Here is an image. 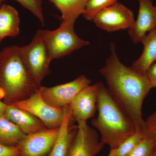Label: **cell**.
Returning <instances> with one entry per match:
<instances>
[{
  "label": "cell",
  "instance_id": "3",
  "mask_svg": "<svg viewBox=\"0 0 156 156\" xmlns=\"http://www.w3.org/2000/svg\"><path fill=\"white\" fill-rule=\"evenodd\" d=\"M98 86V115L92 121V126L101 136V141L115 149L136 131L134 123L123 112L101 82Z\"/></svg>",
  "mask_w": 156,
  "mask_h": 156
},
{
  "label": "cell",
  "instance_id": "27",
  "mask_svg": "<svg viewBox=\"0 0 156 156\" xmlns=\"http://www.w3.org/2000/svg\"><path fill=\"white\" fill-rule=\"evenodd\" d=\"M108 156H116L114 154H113V153L112 151H110V152L109 154L108 155Z\"/></svg>",
  "mask_w": 156,
  "mask_h": 156
},
{
  "label": "cell",
  "instance_id": "23",
  "mask_svg": "<svg viewBox=\"0 0 156 156\" xmlns=\"http://www.w3.org/2000/svg\"><path fill=\"white\" fill-rule=\"evenodd\" d=\"M144 134L152 140L156 150V111L145 121Z\"/></svg>",
  "mask_w": 156,
  "mask_h": 156
},
{
  "label": "cell",
  "instance_id": "21",
  "mask_svg": "<svg viewBox=\"0 0 156 156\" xmlns=\"http://www.w3.org/2000/svg\"><path fill=\"white\" fill-rule=\"evenodd\" d=\"M6 1V0H5ZM20 5L30 11L40 20L43 25L44 24L45 19L43 13V0H15Z\"/></svg>",
  "mask_w": 156,
  "mask_h": 156
},
{
  "label": "cell",
  "instance_id": "10",
  "mask_svg": "<svg viewBox=\"0 0 156 156\" xmlns=\"http://www.w3.org/2000/svg\"><path fill=\"white\" fill-rule=\"evenodd\" d=\"M59 128L45 129L26 134L17 146L21 156H47L55 144Z\"/></svg>",
  "mask_w": 156,
  "mask_h": 156
},
{
  "label": "cell",
  "instance_id": "18",
  "mask_svg": "<svg viewBox=\"0 0 156 156\" xmlns=\"http://www.w3.org/2000/svg\"><path fill=\"white\" fill-rule=\"evenodd\" d=\"M26 135L17 125L5 116L0 117V144L16 146Z\"/></svg>",
  "mask_w": 156,
  "mask_h": 156
},
{
  "label": "cell",
  "instance_id": "12",
  "mask_svg": "<svg viewBox=\"0 0 156 156\" xmlns=\"http://www.w3.org/2000/svg\"><path fill=\"white\" fill-rule=\"evenodd\" d=\"M139 9L134 25L128 29V34L134 44L140 43L144 37L156 28V5L152 0H137Z\"/></svg>",
  "mask_w": 156,
  "mask_h": 156
},
{
  "label": "cell",
  "instance_id": "30",
  "mask_svg": "<svg viewBox=\"0 0 156 156\" xmlns=\"http://www.w3.org/2000/svg\"><path fill=\"white\" fill-rule=\"evenodd\" d=\"M1 41H1V40H0V43H1Z\"/></svg>",
  "mask_w": 156,
  "mask_h": 156
},
{
  "label": "cell",
  "instance_id": "14",
  "mask_svg": "<svg viewBox=\"0 0 156 156\" xmlns=\"http://www.w3.org/2000/svg\"><path fill=\"white\" fill-rule=\"evenodd\" d=\"M5 117L18 127L26 134H33L47 129L44 123L25 110L7 105Z\"/></svg>",
  "mask_w": 156,
  "mask_h": 156
},
{
  "label": "cell",
  "instance_id": "11",
  "mask_svg": "<svg viewBox=\"0 0 156 156\" xmlns=\"http://www.w3.org/2000/svg\"><path fill=\"white\" fill-rule=\"evenodd\" d=\"M98 86H88L77 94L69 104L76 122L86 121L94 116L97 109Z\"/></svg>",
  "mask_w": 156,
  "mask_h": 156
},
{
  "label": "cell",
  "instance_id": "7",
  "mask_svg": "<svg viewBox=\"0 0 156 156\" xmlns=\"http://www.w3.org/2000/svg\"><path fill=\"white\" fill-rule=\"evenodd\" d=\"M92 20L98 28L112 32L129 29L135 20L134 12L117 2L99 11Z\"/></svg>",
  "mask_w": 156,
  "mask_h": 156
},
{
  "label": "cell",
  "instance_id": "16",
  "mask_svg": "<svg viewBox=\"0 0 156 156\" xmlns=\"http://www.w3.org/2000/svg\"><path fill=\"white\" fill-rule=\"evenodd\" d=\"M20 20L15 8L7 4L0 8V40L7 37L17 36L20 32Z\"/></svg>",
  "mask_w": 156,
  "mask_h": 156
},
{
  "label": "cell",
  "instance_id": "20",
  "mask_svg": "<svg viewBox=\"0 0 156 156\" xmlns=\"http://www.w3.org/2000/svg\"><path fill=\"white\" fill-rule=\"evenodd\" d=\"M118 0H88L83 16L87 20L92 21L95 15L101 10L116 2Z\"/></svg>",
  "mask_w": 156,
  "mask_h": 156
},
{
  "label": "cell",
  "instance_id": "17",
  "mask_svg": "<svg viewBox=\"0 0 156 156\" xmlns=\"http://www.w3.org/2000/svg\"><path fill=\"white\" fill-rule=\"evenodd\" d=\"M60 11L61 22L75 23L83 13L88 0H49Z\"/></svg>",
  "mask_w": 156,
  "mask_h": 156
},
{
  "label": "cell",
  "instance_id": "28",
  "mask_svg": "<svg viewBox=\"0 0 156 156\" xmlns=\"http://www.w3.org/2000/svg\"><path fill=\"white\" fill-rule=\"evenodd\" d=\"M152 156H156V150H155Z\"/></svg>",
  "mask_w": 156,
  "mask_h": 156
},
{
  "label": "cell",
  "instance_id": "15",
  "mask_svg": "<svg viewBox=\"0 0 156 156\" xmlns=\"http://www.w3.org/2000/svg\"><path fill=\"white\" fill-rule=\"evenodd\" d=\"M140 43L143 45V51L131 67L138 72L146 74L151 66L156 62V28L144 37Z\"/></svg>",
  "mask_w": 156,
  "mask_h": 156
},
{
  "label": "cell",
  "instance_id": "25",
  "mask_svg": "<svg viewBox=\"0 0 156 156\" xmlns=\"http://www.w3.org/2000/svg\"><path fill=\"white\" fill-rule=\"evenodd\" d=\"M152 88L156 87V62L151 66L146 73Z\"/></svg>",
  "mask_w": 156,
  "mask_h": 156
},
{
  "label": "cell",
  "instance_id": "4",
  "mask_svg": "<svg viewBox=\"0 0 156 156\" xmlns=\"http://www.w3.org/2000/svg\"><path fill=\"white\" fill-rule=\"evenodd\" d=\"M74 23L61 22L60 26L55 30H42L50 61L67 56L89 45V41L80 38L76 33Z\"/></svg>",
  "mask_w": 156,
  "mask_h": 156
},
{
  "label": "cell",
  "instance_id": "22",
  "mask_svg": "<svg viewBox=\"0 0 156 156\" xmlns=\"http://www.w3.org/2000/svg\"><path fill=\"white\" fill-rule=\"evenodd\" d=\"M155 147L151 140L144 137L136 147L126 156H152Z\"/></svg>",
  "mask_w": 156,
  "mask_h": 156
},
{
  "label": "cell",
  "instance_id": "8",
  "mask_svg": "<svg viewBox=\"0 0 156 156\" xmlns=\"http://www.w3.org/2000/svg\"><path fill=\"white\" fill-rule=\"evenodd\" d=\"M91 83L86 76L81 75L69 83L50 87L41 86L39 89L42 98L47 103L54 107L63 108Z\"/></svg>",
  "mask_w": 156,
  "mask_h": 156
},
{
  "label": "cell",
  "instance_id": "2",
  "mask_svg": "<svg viewBox=\"0 0 156 156\" xmlns=\"http://www.w3.org/2000/svg\"><path fill=\"white\" fill-rule=\"evenodd\" d=\"M19 47L0 52V98L7 105L24 100L39 89L23 62Z\"/></svg>",
  "mask_w": 156,
  "mask_h": 156
},
{
  "label": "cell",
  "instance_id": "24",
  "mask_svg": "<svg viewBox=\"0 0 156 156\" xmlns=\"http://www.w3.org/2000/svg\"><path fill=\"white\" fill-rule=\"evenodd\" d=\"M0 156H21V154L17 146L0 144Z\"/></svg>",
  "mask_w": 156,
  "mask_h": 156
},
{
  "label": "cell",
  "instance_id": "13",
  "mask_svg": "<svg viewBox=\"0 0 156 156\" xmlns=\"http://www.w3.org/2000/svg\"><path fill=\"white\" fill-rule=\"evenodd\" d=\"M63 108V120L59 128L58 137L53 148L47 156H67L71 143L77 130V126H74L72 124L74 119L69 105Z\"/></svg>",
  "mask_w": 156,
  "mask_h": 156
},
{
  "label": "cell",
  "instance_id": "19",
  "mask_svg": "<svg viewBox=\"0 0 156 156\" xmlns=\"http://www.w3.org/2000/svg\"><path fill=\"white\" fill-rule=\"evenodd\" d=\"M142 132L136 131L125 139L115 149L110 150L116 156H126L144 138Z\"/></svg>",
  "mask_w": 156,
  "mask_h": 156
},
{
  "label": "cell",
  "instance_id": "26",
  "mask_svg": "<svg viewBox=\"0 0 156 156\" xmlns=\"http://www.w3.org/2000/svg\"><path fill=\"white\" fill-rule=\"evenodd\" d=\"M7 105L1 100L0 98V117L5 116L6 107Z\"/></svg>",
  "mask_w": 156,
  "mask_h": 156
},
{
  "label": "cell",
  "instance_id": "29",
  "mask_svg": "<svg viewBox=\"0 0 156 156\" xmlns=\"http://www.w3.org/2000/svg\"><path fill=\"white\" fill-rule=\"evenodd\" d=\"M5 1V0H0V4Z\"/></svg>",
  "mask_w": 156,
  "mask_h": 156
},
{
  "label": "cell",
  "instance_id": "6",
  "mask_svg": "<svg viewBox=\"0 0 156 156\" xmlns=\"http://www.w3.org/2000/svg\"><path fill=\"white\" fill-rule=\"evenodd\" d=\"M39 89L26 99L11 105L29 112L48 129L59 128L63 120V108H57L47 103L42 98Z\"/></svg>",
  "mask_w": 156,
  "mask_h": 156
},
{
  "label": "cell",
  "instance_id": "5",
  "mask_svg": "<svg viewBox=\"0 0 156 156\" xmlns=\"http://www.w3.org/2000/svg\"><path fill=\"white\" fill-rule=\"evenodd\" d=\"M23 62L38 87L46 76L51 73V61L43 38L42 30H38L29 44L20 47Z\"/></svg>",
  "mask_w": 156,
  "mask_h": 156
},
{
  "label": "cell",
  "instance_id": "9",
  "mask_svg": "<svg viewBox=\"0 0 156 156\" xmlns=\"http://www.w3.org/2000/svg\"><path fill=\"white\" fill-rule=\"evenodd\" d=\"M77 130L70 145L67 156H95L105 145L97 132L86 121L77 122Z\"/></svg>",
  "mask_w": 156,
  "mask_h": 156
},
{
  "label": "cell",
  "instance_id": "1",
  "mask_svg": "<svg viewBox=\"0 0 156 156\" xmlns=\"http://www.w3.org/2000/svg\"><path fill=\"white\" fill-rule=\"evenodd\" d=\"M111 54L105 65L100 69L105 79L110 95L136 127L144 134L145 121L142 108L144 98L152 88L146 74L140 73L120 61L112 42Z\"/></svg>",
  "mask_w": 156,
  "mask_h": 156
}]
</instances>
